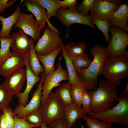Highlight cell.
<instances>
[{"label":"cell","mask_w":128,"mask_h":128,"mask_svg":"<svg viewBox=\"0 0 128 128\" xmlns=\"http://www.w3.org/2000/svg\"><path fill=\"white\" fill-rule=\"evenodd\" d=\"M72 85L69 82L62 84L55 93L64 107L72 103L71 96Z\"/></svg>","instance_id":"cb8c5ba5"},{"label":"cell","mask_w":128,"mask_h":128,"mask_svg":"<svg viewBox=\"0 0 128 128\" xmlns=\"http://www.w3.org/2000/svg\"><path fill=\"white\" fill-rule=\"evenodd\" d=\"M111 38L109 44L106 48L109 56L115 57L125 55L128 57L126 49L128 45V34L117 27L112 26L110 28Z\"/></svg>","instance_id":"8992f818"},{"label":"cell","mask_w":128,"mask_h":128,"mask_svg":"<svg viewBox=\"0 0 128 128\" xmlns=\"http://www.w3.org/2000/svg\"><path fill=\"white\" fill-rule=\"evenodd\" d=\"M91 102V96L89 92L86 89L82 96V109L87 114L92 111L90 108Z\"/></svg>","instance_id":"d590c367"},{"label":"cell","mask_w":128,"mask_h":128,"mask_svg":"<svg viewBox=\"0 0 128 128\" xmlns=\"http://www.w3.org/2000/svg\"><path fill=\"white\" fill-rule=\"evenodd\" d=\"M40 128H50V126H48L45 123L43 122L41 125Z\"/></svg>","instance_id":"b9f144b4"},{"label":"cell","mask_w":128,"mask_h":128,"mask_svg":"<svg viewBox=\"0 0 128 128\" xmlns=\"http://www.w3.org/2000/svg\"><path fill=\"white\" fill-rule=\"evenodd\" d=\"M96 0H83L80 4L77 5V10L83 15L89 16V11L93 9Z\"/></svg>","instance_id":"836d02e7"},{"label":"cell","mask_w":128,"mask_h":128,"mask_svg":"<svg viewBox=\"0 0 128 128\" xmlns=\"http://www.w3.org/2000/svg\"><path fill=\"white\" fill-rule=\"evenodd\" d=\"M14 27L21 29L24 32L31 37L34 42L40 38V30L39 26L31 14L21 12Z\"/></svg>","instance_id":"8fae6325"},{"label":"cell","mask_w":128,"mask_h":128,"mask_svg":"<svg viewBox=\"0 0 128 128\" xmlns=\"http://www.w3.org/2000/svg\"><path fill=\"white\" fill-rule=\"evenodd\" d=\"M70 58L73 67L77 72L81 69H87L91 62L88 56L85 53Z\"/></svg>","instance_id":"484cf974"},{"label":"cell","mask_w":128,"mask_h":128,"mask_svg":"<svg viewBox=\"0 0 128 128\" xmlns=\"http://www.w3.org/2000/svg\"><path fill=\"white\" fill-rule=\"evenodd\" d=\"M15 124L14 128H32L40 126L31 124L29 123L23 117L21 118L14 116Z\"/></svg>","instance_id":"8d00e7d4"},{"label":"cell","mask_w":128,"mask_h":128,"mask_svg":"<svg viewBox=\"0 0 128 128\" xmlns=\"http://www.w3.org/2000/svg\"><path fill=\"white\" fill-rule=\"evenodd\" d=\"M86 90L82 86H78L72 85L71 96L72 102L81 106L82 96Z\"/></svg>","instance_id":"4dcf8cb0"},{"label":"cell","mask_w":128,"mask_h":128,"mask_svg":"<svg viewBox=\"0 0 128 128\" xmlns=\"http://www.w3.org/2000/svg\"><path fill=\"white\" fill-rule=\"evenodd\" d=\"M1 110H0V118L1 115L2 114Z\"/></svg>","instance_id":"ee69618b"},{"label":"cell","mask_w":128,"mask_h":128,"mask_svg":"<svg viewBox=\"0 0 128 128\" xmlns=\"http://www.w3.org/2000/svg\"><path fill=\"white\" fill-rule=\"evenodd\" d=\"M62 58L59 57L58 66L56 70L48 74L44 80L42 85L43 90L41 103L42 105L45 103L52 89L59 84V82L64 80H69V76L67 70L64 69L61 66V62Z\"/></svg>","instance_id":"9c48e42d"},{"label":"cell","mask_w":128,"mask_h":128,"mask_svg":"<svg viewBox=\"0 0 128 128\" xmlns=\"http://www.w3.org/2000/svg\"><path fill=\"white\" fill-rule=\"evenodd\" d=\"M0 128H8L5 115L2 113L0 119Z\"/></svg>","instance_id":"60d3db41"},{"label":"cell","mask_w":128,"mask_h":128,"mask_svg":"<svg viewBox=\"0 0 128 128\" xmlns=\"http://www.w3.org/2000/svg\"><path fill=\"white\" fill-rule=\"evenodd\" d=\"M27 35L18 28V31L12 34L10 37L12 40L10 47L13 51L25 57L29 56L31 53L29 39Z\"/></svg>","instance_id":"5bb4252c"},{"label":"cell","mask_w":128,"mask_h":128,"mask_svg":"<svg viewBox=\"0 0 128 128\" xmlns=\"http://www.w3.org/2000/svg\"><path fill=\"white\" fill-rule=\"evenodd\" d=\"M26 77V70L23 67L16 70L6 78L3 84L13 96L20 92Z\"/></svg>","instance_id":"9a60e30c"},{"label":"cell","mask_w":128,"mask_h":128,"mask_svg":"<svg viewBox=\"0 0 128 128\" xmlns=\"http://www.w3.org/2000/svg\"><path fill=\"white\" fill-rule=\"evenodd\" d=\"M59 33L50 30L46 26L42 37L34 46L37 55H45L50 53L63 44Z\"/></svg>","instance_id":"52a82bcc"},{"label":"cell","mask_w":128,"mask_h":128,"mask_svg":"<svg viewBox=\"0 0 128 128\" xmlns=\"http://www.w3.org/2000/svg\"><path fill=\"white\" fill-rule=\"evenodd\" d=\"M12 39L10 38H0L1 46L0 48V67L11 55L10 50Z\"/></svg>","instance_id":"4316f807"},{"label":"cell","mask_w":128,"mask_h":128,"mask_svg":"<svg viewBox=\"0 0 128 128\" xmlns=\"http://www.w3.org/2000/svg\"><path fill=\"white\" fill-rule=\"evenodd\" d=\"M87 45L83 42L72 41L67 44L64 48L67 55L72 58L82 55L84 53Z\"/></svg>","instance_id":"d4e9b609"},{"label":"cell","mask_w":128,"mask_h":128,"mask_svg":"<svg viewBox=\"0 0 128 128\" xmlns=\"http://www.w3.org/2000/svg\"><path fill=\"white\" fill-rule=\"evenodd\" d=\"M9 1L8 0H0V15L5 11L6 8L11 7L17 0H12L8 2Z\"/></svg>","instance_id":"ab89813d"},{"label":"cell","mask_w":128,"mask_h":128,"mask_svg":"<svg viewBox=\"0 0 128 128\" xmlns=\"http://www.w3.org/2000/svg\"><path fill=\"white\" fill-rule=\"evenodd\" d=\"M29 42L31 48V53L28 59V65L32 72L38 76L41 73L44 71V69L39 62L37 54L34 50V42L31 37L29 39Z\"/></svg>","instance_id":"7402d4cb"},{"label":"cell","mask_w":128,"mask_h":128,"mask_svg":"<svg viewBox=\"0 0 128 128\" xmlns=\"http://www.w3.org/2000/svg\"><path fill=\"white\" fill-rule=\"evenodd\" d=\"M99 86L93 91H89L92 98L90 109L99 113L110 109L114 105L117 97L116 86L107 80L98 79Z\"/></svg>","instance_id":"7a4b0ae2"},{"label":"cell","mask_w":128,"mask_h":128,"mask_svg":"<svg viewBox=\"0 0 128 128\" xmlns=\"http://www.w3.org/2000/svg\"><path fill=\"white\" fill-rule=\"evenodd\" d=\"M76 7L77 5L69 7L68 9L63 8L58 9L57 17L61 23L64 26H66L67 29L68 27L76 23L84 24L96 28L91 22V17L89 15L86 16L81 14L77 10Z\"/></svg>","instance_id":"ba28073f"},{"label":"cell","mask_w":128,"mask_h":128,"mask_svg":"<svg viewBox=\"0 0 128 128\" xmlns=\"http://www.w3.org/2000/svg\"><path fill=\"white\" fill-rule=\"evenodd\" d=\"M64 118L71 128L78 119L87 114L81 106L73 103L64 107Z\"/></svg>","instance_id":"ffe728a7"},{"label":"cell","mask_w":128,"mask_h":128,"mask_svg":"<svg viewBox=\"0 0 128 128\" xmlns=\"http://www.w3.org/2000/svg\"><path fill=\"white\" fill-rule=\"evenodd\" d=\"M26 57L12 51L0 67V75L6 78L16 70L23 68L25 65Z\"/></svg>","instance_id":"2e32d148"},{"label":"cell","mask_w":128,"mask_h":128,"mask_svg":"<svg viewBox=\"0 0 128 128\" xmlns=\"http://www.w3.org/2000/svg\"><path fill=\"white\" fill-rule=\"evenodd\" d=\"M122 4L119 0H96L89 15L105 19L116 11Z\"/></svg>","instance_id":"7c38bea8"},{"label":"cell","mask_w":128,"mask_h":128,"mask_svg":"<svg viewBox=\"0 0 128 128\" xmlns=\"http://www.w3.org/2000/svg\"><path fill=\"white\" fill-rule=\"evenodd\" d=\"M21 3L18 5L13 13L11 15L4 18L0 15V21L2 23V27L0 31V38H9L10 37L11 30L12 27L16 23L21 12L20 10Z\"/></svg>","instance_id":"d6986e66"},{"label":"cell","mask_w":128,"mask_h":128,"mask_svg":"<svg viewBox=\"0 0 128 128\" xmlns=\"http://www.w3.org/2000/svg\"><path fill=\"white\" fill-rule=\"evenodd\" d=\"M105 19L110 26H116L128 32V3L125 2L122 4L116 11Z\"/></svg>","instance_id":"e0dca14e"},{"label":"cell","mask_w":128,"mask_h":128,"mask_svg":"<svg viewBox=\"0 0 128 128\" xmlns=\"http://www.w3.org/2000/svg\"><path fill=\"white\" fill-rule=\"evenodd\" d=\"M101 74L115 86L128 76V57L125 55L109 56L103 67Z\"/></svg>","instance_id":"277c9868"},{"label":"cell","mask_w":128,"mask_h":128,"mask_svg":"<svg viewBox=\"0 0 128 128\" xmlns=\"http://www.w3.org/2000/svg\"><path fill=\"white\" fill-rule=\"evenodd\" d=\"M29 57H26L25 64L27 80L26 88L23 92H20L15 95L16 96L18 99L19 105H21L25 106L26 105L28 102L29 94L32 87L37 82L41 79L40 78L35 75L30 68L28 63Z\"/></svg>","instance_id":"ac0fdd59"},{"label":"cell","mask_w":128,"mask_h":128,"mask_svg":"<svg viewBox=\"0 0 128 128\" xmlns=\"http://www.w3.org/2000/svg\"><path fill=\"white\" fill-rule=\"evenodd\" d=\"M115 101L117 104L110 109L99 113L91 111L88 113L89 116L98 120L120 125L128 126V92L125 89L122 91Z\"/></svg>","instance_id":"3957f363"},{"label":"cell","mask_w":128,"mask_h":128,"mask_svg":"<svg viewBox=\"0 0 128 128\" xmlns=\"http://www.w3.org/2000/svg\"><path fill=\"white\" fill-rule=\"evenodd\" d=\"M49 125L52 128H71L64 118L57 119Z\"/></svg>","instance_id":"74e56055"},{"label":"cell","mask_w":128,"mask_h":128,"mask_svg":"<svg viewBox=\"0 0 128 128\" xmlns=\"http://www.w3.org/2000/svg\"><path fill=\"white\" fill-rule=\"evenodd\" d=\"M41 78L38 84L36 90L32 94V98L28 104L25 106L19 105L13 111L15 115L19 118H23L31 112L39 109L41 105V91L45 76L44 71L41 74Z\"/></svg>","instance_id":"30bf717a"},{"label":"cell","mask_w":128,"mask_h":128,"mask_svg":"<svg viewBox=\"0 0 128 128\" xmlns=\"http://www.w3.org/2000/svg\"><path fill=\"white\" fill-rule=\"evenodd\" d=\"M5 116L8 128H14L15 124L14 116L11 107H7L1 110Z\"/></svg>","instance_id":"e575fe53"},{"label":"cell","mask_w":128,"mask_h":128,"mask_svg":"<svg viewBox=\"0 0 128 128\" xmlns=\"http://www.w3.org/2000/svg\"><path fill=\"white\" fill-rule=\"evenodd\" d=\"M64 107L55 93L51 92L45 104L39 110L42 115L43 122L49 125L54 121L64 117Z\"/></svg>","instance_id":"5b68a950"},{"label":"cell","mask_w":128,"mask_h":128,"mask_svg":"<svg viewBox=\"0 0 128 128\" xmlns=\"http://www.w3.org/2000/svg\"><path fill=\"white\" fill-rule=\"evenodd\" d=\"M91 53L94 58L89 67L77 71L82 86L87 90H94L97 88L98 77L101 74L104 65L109 56L106 48L98 44L92 47Z\"/></svg>","instance_id":"6da1fadb"},{"label":"cell","mask_w":128,"mask_h":128,"mask_svg":"<svg viewBox=\"0 0 128 128\" xmlns=\"http://www.w3.org/2000/svg\"><path fill=\"white\" fill-rule=\"evenodd\" d=\"M91 21L92 24L96 25L98 29L102 32L106 41L109 43L110 40L109 34L110 26L107 21L105 19L93 18H92Z\"/></svg>","instance_id":"f1b7e54d"},{"label":"cell","mask_w":128,"mask_h":128,"mask_svg":"<svg viewBox=\"0 0 128 128\" xmlns=\"http://www.w3.org/2000/svg\"></svg>","instance_id":"f6af8a7d"},{"label":"cell","mask_w":128,"mask_h":128,"mask_svg":"<svg viewBox=\"0 0 128 128\" xmlns=\"http://www.w3.org/2000/svg\"><path fill=\"white\" fill-rule=\"evenodd\" d=\"M86 122L87 128H112L111 123L99 120L89 116H85L82 117Z\"/></svg>","instance_id":"f546056e"},{"label":"cell","mask_w":128,"mask_h":128,"mask_svg":"<svg viewBox=\"0 0 128 128\" xmlns=\"http://www.w3.org/2000/svg\"><path fill=\"white\" fill-rule=\"evenodd\" d=\"M128 92V84H127L126 86V89H125Z\"/></svg>","instance_id":"7bdbcfd3"},{"label":"cell","mask_w":128,"mask_h":128,"mask_svg":"<svg viewBox=\"0 0 128 128\" xmlns=\"http://www.w3.org/2000/svg\"><path fill=\"white\" fill-rule=\"evenodd\" d=\"M13 96L3 84H0V110L8 106L11 101Z\"/></svg>","instance_id":"1f68e13d"},{"label":"cell","mask_w":128,"mask_h":128,"mask_svg":"<svg viewBox=\"0 0 128 128\" xmlns=\"http://www.w3.org/2000/svg\"><path fill=\"white\" fill-rule=\"evenodd\" d=\"M56 1L60 8H64L76 5L78 4L76 0H64L63 1L56 0Z\"/></svg>","instance_id":"f35d334b"},{"label":"cell","mask_w":128,"mask_h":128,"mask_svg":"<svg viewBox=\"0 0 128 128\" xmlns=\"http://www.w3.org/2000/svg\"><path fill=\"white\" fill-rule=\"evenodd\" d=\"M41 4L47 10L48 19L52 17H57V12L60 8L56 0H35Z\"/></svg>","instance_id":"83f0119b"},{"label":"cell","mask_w":128,"mask_h":128,"mask_svg":"<svg viewBox=\"0 0 128 128\" xmlns=\"http://www.w3.org/2000/svg\"><path fill=\"white\" fill-rule=\"evenodd\" d=\"M62 50L61 46L48 54L45 55H37L39 60L42 63L44 67L45 77L50 73L55 70V59Z\"/></svg>","instance_id":"44dd1931"},{"label":"cell","mask_w":128,"mask_h":128,"mask_svg":"<svg viewBox=\"0 0 128 128\" xmlns=\"http://www.w3.org/2000/svg\"><path fill=\"white\" fill-rule=\"evenodd\" d=\"M26 7L27 10L32 12L36 18L35 20L38 24L41 30L45 27L47 22L48 27L51 31L59 32V31L49 21L45 9L35 0H26L22 5Z\"/></svg>","instance_id":"4fadbf2b"},{"label":"cell","mask_w":128,"mask_h":128,"mask_svg":"<svg viewBox=\"0 0 128 128\" xmlns=\"http://www.w3.org/2000/svg\"><path fill=\"white\" fill-rule=\"evenodd\" d=\"M24 118L29 123L33 125L40 126L43 123L42 115L39 109L31 112Z\"/></svg>","instance_id":"d6a6232c"},{"label":"cell","mask_w":128,"mask_h":128,"mask_svg":"<svg viewBox=\"0 0 128 128\" xmlns=\"http://www.w3.org/2000/svg\"><path fill=\"white\" fill-rule=\"evenodd\" d=\"M61 46L62 54L65 59L66 66L68 70L69 82L72 85L78 86H82L81 82L78 76L77 72L73 67L71 58L67 55L64 49L63 44Z\"/></svg>","instance_id":"603a6c76"}]
</instances>
